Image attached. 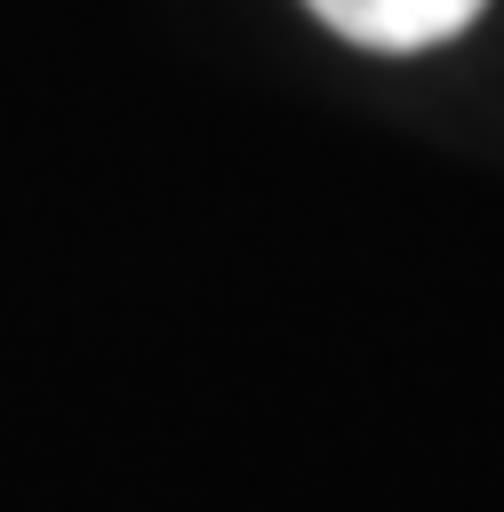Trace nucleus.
<instances>
[{"label":"nucleus","instance_id":"1","mask_svg":"<svg viewBox=\"0 0 504 512\" xmlns=\"http://www.w3.org/2000/svg\"><path fill=\"white\" fill-rule=\"evenodd\" d=\"M328 32H344L352 48H384V56H416L456 40L488 0H304Z\"/></svg>","mask_w":504,"mask_h":512}]
</instances>
